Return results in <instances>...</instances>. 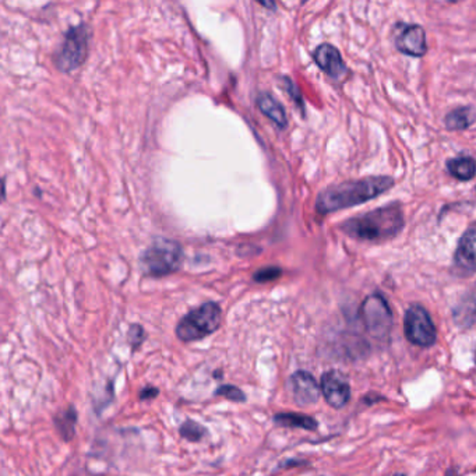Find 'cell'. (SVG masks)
I'll use <instances>...</instances> for the list:
<instances>
[{"label":"cell","instance_id":"23","mask_svg":"<svg viewBox=\"0 0 476 476\" xmlns=\"http://www.w3.org/2000/svg\"><path fill=\"white\" fill-rule=\"evenodd\" d=\"M144 338H146V332H144L141 326H139V324L130 326L128 332H127V339H128L130 345L133 346V348H137L139 345H141Z\"/></svg>","mask_w":476,"mask_h":476},{"label":"cell","instance_id":"14","mask_svg":"<svg viewBox=\"0 0 476 476\" xmlns=\"http://www.w3.org/2000/svg\"><path fill=\"white\" fill-rule=\"evenodd\" d=\"M257 106L260 108L267 117H270L277 126L286 127L288 117L285 113L284 106L271 95L267 93H262L257 98Z\"/></svg>","mask_w":476,"mask_h":476},{"label":"cell","instance_id":"2","mask_svg":"<svg viewBox=\"0 0 476 476\" xmlns=\"http://www.w3.org/2000/svg\"><path fill=\"white\" fill-rule=\"evenodd\" d=\"M404 228V215L400 204L392 203L354 216L341 225L343 234L365 242H387L396 238Z\"/></svg>","mask_w":476,"mask_h":476},{"label":"cell","instance_id":"6","mask_svg":"<svg viewBox=\"0 0 476 476\" xmlns=\"http://www.w3.org/2000/svg\"><path fill=\"white\" fill-rule=\"evenodd\" d=\"M87 54H89V31L85 25H77L66 32L55 63L59 70L70 73L84 63Z\"/></svg>","mask_w":476,"mask_h":476},{"label":"cell","instance_id":"25","mask_svg":"<svg viewBox=\"0 0 476 476\" xmlns=\"http://www.w3.org/2000/svg\"><path fill=\"white\" fill-rule=\"evenodd\" d=\"M256 2L269 10H275V0H256Z\"/></svg>","mask_w":476,"mask_h":476},{"label":"cell","instance_id":"18","mask_svg":"<svg viewBox=\"0 0 476 476\" xmlns=\"http://www.w3.org/2000/svg\"><path fill=\"white\" fill-rule=\"evenodd\" d=\"M274 422L285 427H299V429H306V430L317 429V422L313 418L303 413H295V412L277 413L274 416Z\"/></svg>","mask_w":476,"mask_h":476},{"label":"cell","instance_id":"4","mask_svg":"<svg viewBox=\"0 0 476 476\" xmlns=\"http://www.w3.org/2000/svg\"><path fill=\"white\" fill-rule=\"evenodd\" d=\"M223 310L218 303L205 302L190 310L178 324L177 335L183 342H194L211 335L220 328Z\"/></svg>","mask_w":476,"mask_h":476},{"label":"cell","instance_id":"5","mask_svg":"<svg viewBox=\"0 0 476 476\" xmlns=\"http://www.w3.org/2000/svg\"><path fill=\"white\" fill-rule=\"evenodd\" d=\"M361 317L366 331L377 339H383L392 332L393 313L385 297L378 292L369 295L363 300L361 306Z\"/></svg>","mask_w":476,"mask_h":476},{"label":"cell","instance_id":"8","mask_svg":"<svg viewBox=\"0 0 476 476\" xmlns=\"http://www.w3.org/2000/svg\"><path fill=\"white\" fill-rule=\"evenodd\" d=\"M394 43L397 51L412 58H423L427 54L426 31L419 24L397 23L394 27Z\"/></svg>","mask_w":476,"mask_h":476},{"label":"cell","instance_id":"13","mask_svg":"<svg viewBox=\"0 0 476 476\" xmlns=\"http://www.w3.org/2000/svg\"><path fill=\"white\" fill-rule=\"evenodd\" d=\"M453 317L460 328H469L476 323V282L458 302Z\"/></svg>","mask_w":476,"mask_h":476},{"label":"cell","instance_id":"9","mask_svg":"<svg viewBox=\"0 0 476 476\" xmlns=\"http://www.w3.org/2000/svg\"><path fill=\"white\" fill-rule=\"evenodd\" d=\"M320 387L326 401L335 409L345 407L351 398L350 383L338 370L326 372L321 376Z\"/></svg>","mask_w":476,"mask_h":476},{"label":"cell","instance_id":"28","mask_svg":"<svg viewBox=\"0 0 476 476\" xmlns=\"http://www.w3.org/2000/svg\"><path fill=\"white\" fill-rule=\"evenodd\" d=\"M308 2V0H302V3H306Z\"/></svg>","mask_w":476,"mask_h":476},{"label":"cell","instance_id":"1","mask_svg":"<svg viewBox=\"0 0 476 476\" xmlns=\"http://www.w3.org/2000/svg\"><path fill=\"white\" fill-rule=\"evenodd\" d=\"M394 186L389 177H369L358 181H348L324 189L316 201L319 214H330L339 209L367 203Z\"/></svg>","mask_w":476,"mask_h":476},{"label":"cell","instance_id":"11","mask_svg":"<svg viewBox=\"0 0 476 476\" xmlns=\"http://www.w3.org/2000/svg\"><path fill=\"white\" fill-rule=\"evenodd\" d=\"M454 269L461 277L476 273V224L461 236L454 254Z\"/></svg>","mask_w":476,"mask_h":476},{"label":"cell","instance_id":"20","mask_svg":"<svg viewBox=\"0 0 476 476\" xmlns=\"http://www.w3.org/2000/svg\"><path fill=\"white\" fill-rule=\"evenodd\" d=\"M215 396H221V397L231 400V401H235V403H245L246 401V396L242 389L235 387V385H231V384H225V385L218 387V389L215 392Z\"/></svg>","mask_w":476,"mask_h":476},{"label":"cell","instance_id":"22","mask_svg":"<svg viewBox=\"0 0 476 476\" xmlns=\"http://www.w3.org/2000/svg\"><path fill=\"white\" fill-rule=\"evenodd\" d=\"M281 274H282V270L280 267L270 266V267H264L262 270H258L253 278H254V281H257L260 284H264V282H270V281L277 280L278 277H281Z\"/></svg>","mask_w":476,"mask_h":476},{"label":"cell","instance_id":"15","mask_svg":"<svg viewBox=\"0 0 476 476\" xmlns=\"http://www.w3.org/2000/svg\"><path fill=\"white\" fill-rule=\"evenodd\" d=\"M447 170L455 179L468 182L476 175V161L468 155L451 158L447 161Z\"/></svg>","mask_w":476,"mask_h":476},{"label":"cell","instance_id":"27","mask_svg":"<svg viewBox=\"0 0 476 476\" xmlns=\"http://www.w3.org/2000/svg\"><path fill=\"white\" fill-rule=\"evenodd\" d=\"M475 363H476V348H475Z\"/></svg>","mask_w":476,"mask_h":476},{"label":"cell","instance_id":"26","mask_svg":"<svg viewBox=\"0 0 476 476\" xmlns=\"http://www.w3.org/2000/svg\"><path fill=\"white\" fill-rule=\"evenodd\" d=\"M449 2L450 3H460V2H462V0H449Z\"/></svg>","mask_w":476,"mask_h":476},{"label":"cell","instance_id":"10","mask_svg":"<svg viewBox=\"0 0 476 476\" xmlns=\"http://www.w3.org/2000/svg\"><path fill=\"white\" fill-rule=\"evenodd\" d=\"M313 59L316 65L335 81L345 80L351 76V71L348 66L345 65L339 51L331 43L319 45L313 54Z\"/></svg>","mask_w":476,"mask_h":476},{"label":"cell","instance_id":"12","mask_svg":"<svg viewBox=\"0 0 476 476\" xmlns=\"http://www.w3.org/2000/svg\"><path fill=\"white\" fill-rule=\"evenodd\" d=\"M289 383L293 400L299 407H309L319 401L321 387L310 373L299 370L291 376Z\"/></svg>","mask_w":476,"mask_h":476},{"label":"cell","instance_id":"19","mask_svg":"<svg viewBox=\"0 0 476 476\" xmlns=\"http://www.w3.org/2000/svg\"><path fill=\"white\" fill-rule=\"evenodd\" d=\"M179 435L185 440L197 443L207 435V429L204 426H201L200 423L189 419L185 423H182V426L179 427Z\"/></svg>","mask_w":476,"mask_h":476},{"label":"cell","instance_id":"16","mask_svg":"<svg viewBox=\"0 0 476 476\" xmlns=\"http://www.w3.org/2000/svg\"><path fill=\"white\" fill-rule=\"evenodd\" d=\"M475 120L473 111L469 106H458L453 111H450L446 117L444 123L447 130L451 132H460V130H466Z\"/></svg>","mask_w":476,"mask_h":476},{"label":"cell","instance_id":"7","mask_svg":"<svg viewBox=\"0 0 476 476\" xmlns=\"http://www.w3.org/2000/svg\"><path fill=\"white\" fill-rule=\"evenodd\" d=\"M404 331L409 342L423 346H431L436 342V327L427 310L420 305H412L405 312Z\"/></svg>","mask_w":476,"mask_h":476},{"label":"cell","instance_id":"21","mask_svg":"<svg viewBox=\"0 0 476 476\" xmlns=\"http://www.w3.org/2000/svg\"><path fill=\"white\" fill-rule=\"evenodd\" d=\"M281 82H282V85H284L285 91L288 93V95L292 98V101L299 106V109H300L302 112H305V104H303V97H302V94H300V91H299L297 87L295 85V82H293L289 77H282Z\"/></svg>","mask_w":476,"mask_h":476},{"label":"cell","instance_id":"17","mask_svg":"<svg viewBox=\"0 0 476 476\" xmlns=\"http://www.w3.org/2000/svg\"><path fill=\"white\" fill-rule=\"evenodd\" d=\"M77 423V412L73 407L66 408L55 416V426L63 440L70 442L74 438Z\"/></svg>","mask_w":476,"mask_h":476},{"label":"cell","instance_id":"24","mask_svg":"<svg viewBox=\"0 0 476 476\" xmlns=\"http://www.w3.org/2000/svg\"><path fill=\"white\" fill-rule=\"evenodd\" d=\"M158 394H159V392H158L157 388H154L151 385H147L140 392V400H152Z\"/></svg>","mask_w":476,"mask_h":476},{"label":"cell","instance_id":"3","mask_svg":"<svg viewBox=\"0 0 476 476\" xmlns=\"http://www.w3.org/2000/svg\"><path fill=\"white\" fill-rule=\"evenodd\" d=\"M183 260V249L175 242L159 238L140 257V267L146 275L165 277L177 273Z\"/></svg>","mask_w":476,"mask_h":476}]
</instances>
